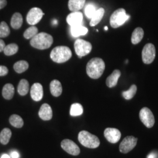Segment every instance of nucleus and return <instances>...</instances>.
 Segmentation results:
<instances>
[{
  "mask_svg": "<svg viewBox=\"0 0 158 158\" xmlns=\"http://www.w3.org/2000/svg\"><path fill=\"white\" fill-rule=\"evenodd\" d=\"M105 68V63L102 59L94 57L87 63L86 72L91 79H99L104 73Z\"/></svg>",
  "mask_w": 158,
  "mask_h": 158,
  "instance_id": "f257e3e1",
  "label": "nucleus"
},
{
  "mask_svg": "<svg viewBox=\"0 0 158 158\" xmlns=\"http://www.w3.org/2000/svg\"><path fill=\"white\" fill-rule=\"evenodd\" d=\"M53 42V38L51 35L45 32H40L33 37L30 44L32 47L40 50L47 49L51 47Z\"/></svg>",
  "mask_w": 158,
  "mask_h": 158,
  "instance_id": "f03ea898",
  "label": "nucleus"
},
{
  "mask_svg": "<svg viewBox=\"0 0 158 158\" xmlns=\"http://www.w3.org/2000/svg\"><path fill=\"white\" fill-rule=\"evenodd\" d=\"M72 56V52L69 48L66 46H59L51 51V59L57 63L68 61Z\"/></svg>",
  "mask_w": 158,
  "mask_h": 158,
  "instance_id": "7ed1b4c3",
  "label": "nucleus"
},
{
  "mask_svg": "<svg viewBox=\"0 0 158 158\" xmlns=\"http://www.w3.org/2000/svg\"><path fill=\"white\" fill-rule=\"evenodd\" d=\"M78 139L82 145L91 149L96 148L100 144V139L97 136L86 131H81L79 132Z\"/></svg>",
  "mask_w": 158,
  "mask_h": 158,
  "instance_id": "20e7f679",
  "label": "nucleus"
},
{
  "mask_svg": "<svg viewBox=\"0 0 158 158\" xmlns=\"http://www.w3.org/2000/svg\"><path fill=\"white\" fill-rule=\"evenodd\" d=\"M130 17L129 15L126 14L124 8H119L114 12L110 17V25L113 28H117L128 20Z\"/></svg>",
  "mask_w": 158,
  "mask_h": 158,
  "instance_id": "39448f33",
  "label": "nucleus"
},
{
  "mask_svg": "<svg viewBox=\"0 0 158 158\" xmlns=\"http://www.w3.org/2000/svg\"><path fill=\"white\" fill-rule=\"evenodd\" d=\"M74 46L76 53L79 57L87 55L92 50V45L90 43L81 39H78L75 41Z\"/></svg>",
  "mask_w": 158,
  "mask_h": 158,
  "instance_id": "423d86ee",
  "label": "nucleus"
},
{
  "mask_svg": "<svg viewBox=\"0 0 158 158\" xmlns=\"http://www.w3.org/2000/svg\"><path fill=\"white\" fill-rule=\"evenodd\" d=\"M156 55L155 46L152 44H148L143 47L142 52V61L145 64H149L153 62Z\"/></svg>",
  "mask_w": 158,
  "mask_h": 158,
  "instance_id": "0eeeda50",
  "label": "nucleus"
},
{
  "mask_svg": "<svg viewBox=\"0 0 158 158\" xmlns=\"http://www.w3.org/2000/svg\"><path fill=\"white\" fill-rule=\"evenodd\" d=\"M139 115L142 123L147 128H151L155 124L154 115L151 110L148 108H142L139 112Z\"/></svg>",
  "mask_w": 158,
  "mask_h": 158,
  "instance_id": "6e6552de",
  "label": "nucleus"
},
{
  "mask_svg": "<svg viewBox=\"0 0 158 158\" xmlns=\"http://www.w3.org/2000/svg\"><path fill=\"white\" fill-rule=\"evenodd\" d=\"M138 138L133 136H127L119 145V151L123 153H127L131 151L136 145Z\"/></svg>",
  "mask_w": 158,
  "mask_h": 158,
  "instance_id": "1a4fd4ad",
  "label": "nucleus"
},
{
  "mask_svg": "<svg viewBox=\"0 0 158 158\" xmlns=\"http://www.w3.org/2000/svg\"><path fill=\"white\" fill-rule=\"evenodd\" d=\"M44 15L42 10L38 7L30 10L27 16V21L31 25H35L40 22Z\"/></svg>",
  "mask_w": 158,
  "mask_h": 158,
  "instance_id": "9d476101",
  "label": "nucleus"
},
{
  "mask_svg": "<svg viewBox=\"0 0 158 158\" xmlns=\"http://www.w3.org/2000/svg\"><path fill=\"white\" fill-rule=\"evenodd\" d=\"M61 147L64 151L73 156H77L80 152V148L73 141L68 139L63 140L61 142Z\"/></svg>",
  "mask_w": 158,
  "mask_h": 158,
  "instance_id": "9b49d317",
  "label": "nucleus"
},
{
  "mask_svg": "<svg viewBox=\"0 0 158 158\" xmlns=\"http://www.w3.org/2000/svg\"><path fill=\"white\" fill-rule=\"evenodd\" d=\"M104 134L108 141L111 143L118 142L121 137V132L118 129L113 128H106L104 131Z\"/></svg>",
  "mask_w": 158,
  "mask_h": 158,
  "instance_id": "f8f14e48",
  "label": "nucleus"
},
{
  "mask_svg": "<svg viewBox=\"0 0 158 158\" xmlns=\"http://www.w3.org/2000/svg\"><path fill=\"white\" fill-rule=\"evenodd\" d=\"M83 19V14L80 12H72L69 14L66 18V21L69 25L74 26L82 25Z\"/></svg>",
  "mask_w": 158,
  "mask_h": 158,
  "instance_id": "ddd939ff",
  "label": "nucleus"
},
{
  "mask_svg": "<svg viewBox=\"0 0 158 158\" xmlns=\"http://www.w3.org/2000/svg\"><path fill=\"white\" fill-rule=\"evenodd\" d=\"M31 96L35 102L40 101L44 96L43 87L39 83H34L31 89Z\"/></svg>",
  "mask_w": 158,
  "mask_h": 158,
  "instance_id": "4468645a",
  "label": "nucleus"
},
{
  "mask_svg": "<svg viewBox=\"0 0 158 158\" xmlns=\"http://www.w3.org/2000/svg\"><path fill=\"white\" fill-rule=\"evenodd\" d=\"M39 116L44 121L51 119L53 116V112L51 106L48 104H42L39 111Z\"/></svg>",
  "mask_w": 158,
  "mask_h": 158,
  "instance_id": "2eb2a0df",
  "label": "nucleus"
},
{
  "mask_svg": "<svg viewBox=\"0 0 158 158\" xmlns=\"http://www.w3.org/2000/svg\"><path fill=\"white\" fill-rule=\"evenodd\" d=\"M121 74V72L119 70L116 69L114 70L111 74L108 77L106 80V85L109 88H113L116 86Z\"/></svg>",
  "mask_w": 158,
  "mask_h": 158,
  "instance_id": "dca6fc26",
  "label": "nucleus"
},
{
  "mask_svg": "<svg viewBox=\"0 0 158 158\" xmlns=\"http://www.w3.org/2000/svg\"><path fill=\"white\" fill-rule=\"evenodd\" d=\"M51 94L54 97H59L62 94V86L60 82L57 80H53L50 84Z\"/></svg>",
  "mask_w": 158,
  "mask_h": 158,
  "instance_id": "f3484780",
  "label": "nucleus"
},
{
  "mask_svg": "<svg viewBox=\"0 0 158 158\" xmlns=\"http://www.w3.org/2000/svg\"><path fill=\"white\" fill-rule=\"evenodd\" d=\"M85 3V0H69L68 6L71 11H79L84 7Z\"/></svg>",
  "mask_w": 158,
  "mask_h": 158,
  "instance_id": "a211bd4d",
  "label": "nucleus"
},
{
  "mask_svg": "<svg viewBox=\"0 0 158 158\" xmlns=\"http://www.w3.org/2000/svg\"><path fill=\"white\" fill-rule=\"evenodd\" d=\"M88 32V29L82 25H74L71 27V34L73 37H79L83 36Z\"/></svg>",
  "mask_w": 158,
  "mask_h": 158,
  "instance_id": "6ab92c4d",
  "label": "nucleus"
},
{
  "mask_svg": "<svg viewBox=\"0 0 158 158\" xmlns=\"http://www.w3.org/2000/svg\"><path fill=\"white\" fill-rule=\"evenodd\" d=\"M104 13H105V10L102 8H100L97 10L93 16L91 18L90 23V26L94 27L98 23H99L104 17Z\"/></svg>",
  "mask_w": 158,
  "mask_h": 158,
  "instance_id": "aec40b11",
  "label": "nucleus"
},
{
  "mask_svg": "<svg viewBox=\"0 0 158 158\" xmlns=\"http://www.w3.org/2000/svg\"><path fill=\"white\" fill-rule=\"evenodd\" d=\"M14 93H15L14 87L13 85L10 83L6 84L4 86L2 91V96L6 100L12 99L14 95Z\"/></svg>",
  "mask_w": 158,
  "mask_h": 158,
  "instance_id": "412c9836",
  "label": "nucleus"
},
{
  "mask_svg": "<svg viewBox=\"0 0 158 158\" xmlns=\"http://www.w3.org/2000/svg\"><path fill=\"white\" fill-rule=\"evenodd\" d=\"M144 35V32L143 29L141 28H136L134 29L132 34L131 36V42L134 45H136L139 43L142 40Z\"/></svg>",
  "mask_w": 158,
  "mask_h": 158,
  "instance_id": "4be33fe9",
  "label": "nucleus"
},
{
  "mask_svg": "<svg viewBox=\"0 0 158 158\" xmlns=\"http://www.w3.org/2000/svg\"><path fill=\"white\" fill-rule=\"evenodd\" d=\"M23 18L22 15L19 12H15L12 17L11 25L12 28L18 29L23 25Z\"/></svg>",
  "mask_w": 158,
  "mask_h": 158,
  "instance_id": "5701e85b",
  "label": "nucleus"
},
{
  "mask_svg": "<svg viewBox=\"0 0 158 158\" xmlns=\"http://www.w3.org/2000/svg\"><path fill=\"white\" fill-rule=\"evenodd\" d=\"M29 90L28 81L25 79H22L18 85V92L21 96H25Z\"/></svg>",
  "mask_w": 158,
  "mask_h": 158,
  "instance_id": "b1692460",
  "label": "nucleus"
},
{
  "mask_svg": "<svg viewBox=\"0 0 158 158\" xmlns=\"http://www.w3.org/2000/svg\"><path fill=\"white\" fill-rule=\"evenodd\" d=\"M11 131L9 128H4L0 133V142L3 145H6L11 137Z\"/></svg>",
  "mask_w": 158,
  "mask_h": 158,
  "instance_id": "393cba45",
  "label": "nucleus"
},
{
  "mask_svg": "<svg viewBox=\"0 0 158 158\" xmlns=\"http://www.w3.org/2000/svg\"><path fill=\"white\" fill-rule=\"evenodd\" d=\"M9 121L11 125L17 128H21L23 125V118L19 115L17 114L12 115L10 117Z\"/></svg>",
  "mask_w": 158,
  "mask_h": 158,
  "instance_id": "a878e982",
  "label": "nucleus"
},
{
  "mask_svg": "<svg viewBox=\"0 0 158 158\" xmlns=\"http://www.w3.org/2000/svg\"><path fill=\"white\" fill-rule=\"evenodd\" d=\"M29 68L28 63L25 60H20L15 63L14 65V69L18 73H22L25 72Z\"/></svg>",
  "mask_w": 158,
  "mask_h": 158,
  "instance_id": "bb28decb",
  "label": "nucleus"
},
{
  "mask_svg": "<svg viewBox=\"0 0 158 158\" xmlns=\"http://www.w3.org/2000/svg\"><path fill=\"white\" fill-rule=\"evenodd\" d=\"M83 113V106L79 103H74L70 108V114L72 116L76 117L81 115Z\"/></svg>",
  "mask_w": 158,
  "mask_h": 158,
  "instance_id": "cd10ccee",
  "label": "nucleus"
},
{
  "mask_svg": "<svg viewBox=\"0 0 158 158\" xmlns=\"http://www.w3.org/2000/svg\"><path fill=\"white\" fill-rule=\"evenodd\" d=\"M137 91V87L135 85H132L130 87L129 90L127 91H123L122 93V95L125 100H129L132 99L135 95Z\"/></svg>",
  "mask_w": 158,
  "mask_h": 158,
  "instance_id": "c85d7f7f",
  "label": "nucleus"
},
{
  "mask_svg": "<svg viewBox=\"0 0 158 158\" xmlns=\"http://www.w3.org/2000/svg\"><path fill=\"white\" fill-rule=\"evenodd\" d=\"M18 51V46L15 44H11L6 46L3 52L6 56H12L17 53Z\"/></svg>",
  "mask_w": 158,
  "mask_h": 158,
  "instance_id": "c756f323",
  "label": "nucleus"
},
{
  "mask_svg": "<svg viewBox=\"0 0 158 158\" xmlns=\"http://www.w3.org/2000/svg\"><path fill=\"white\" fill-rule=\"evenodd\" d=\"M38 34V29L35 26H31L25 30L23 33V36L25 38L29 40L32 39L36 34Z\"/></svg>",
  "mask_w": 158,
  "mask_h": 158,
  "instance_id": "7c9ffc66",
  "label": "nucleus"
},
{
  "mask_svg": "<svg viewBox=\"0 0 158 158\" xmlns=\"http://www.w3.org/2000/svg\"><path fill=\"white\" fill-rule=\"evenodd\" d=\"M10 34V29L8 26L7 23L4 21H2L0 23V38H6Z\"/></svg>",
  "mask_w": 158,
  "mask_h": 158,
  "instance_id": "2f4dec72",
  "label": "nucleus"
},
{
  "mask_svg": "<svg viewBox=\"0 0 158 158\" xmlns=\"http://www.w3.org/2000/svg\"><path fill=\"white\" fill-rule=\"evenodd\" d=\"M96 11L97 10H96V6L93 4H87L85 6V16L88 18L91 19L94 14V13L96 12Z\"/></svg>",
  "mask_w": 158,
  "mask_h": 158,
  "instance_id": "473e14b6",
  "label": "nucleus"
},
{
  "mask_svg": "<svg viewBox=\"0 0 158 158\" xmlns=\"http://www.w3.org/2000/svg\"><path fill=\"white\" fill-rule=\"evenodd\" d=\"M8 73V69L6 66L0 65V76H5Z\"/></svg>",
  "mask_w": 158,
  "mask_h": 158,
  "instance_id": "72a5a7b5",
  "label": "nucleus"
},
{
  "mask_svg": "<svg viewBox=\"0 0 158 158\" xmlns=\"http://www.w3.org/2000/svg\"><path fill=\"white\" fill-rule=\"evenodd\" d=\"M6 44L3 40L0 39V52L4 51L5 47H6Z\"/></svg>",
  "mask_w": 158,
  "mask_h": 158,
  "instance_id": "f704fd0d",
  "label": "nucleus"
},
{
  "mask_svg": "<svg viewBox=\"0 0 158 158\" xmlns=\"http://www.w3.org/2000/svg\"><path fill=\"white\" fill-rule=\"evenodd\" d=\"M7 4L6 0H0V10L4 8Z\"/></svg>",
  "mask_w": 158,
  "mask_h": 158,
  "instance_id": "c9c22d12",
  "label": "nucleus"
},
{
  "mask_svg": "<svg viewBox=\"0 0 158 158\" xmlns=\"http://www.w3.org/2000/svg\"><path fill=\"white\" fill-rule=\"evenodd\" d=\"M19 154L17 151H13L11 153V158H19Z\"/></svg>",
  "mask_w": 158,
  "mask_h": 158,
  "instance_id": "e433bc0d",
  "label": "nucleus"
},
{
  "mask_svg": "<svg viewBox=\"0 0 158 158\" xmlns=\"http://www.w3.org/2000/svg\"><path fill=\"white\" fill-rule=\"evenodd\" d=\"M1 158H11V157L8 155H6V154H4L1 156Z\"/></svg>",
  "mask_w": 158,
  "mask_h": 158,
  "instance_id": "4c0bfd02",
  "label": "nucleus"
},
{
  "mask_svg": "<svg viewBox=\"0 0 158 158\" xmlns=\"http://www.w3.org/2000/svg\"><path fill=\"white\" fill-rule=\"evenodd\" d=\"M104 29L106 30V31H107L108 29V27H105V28H104Z\"/></svg>",
  "mask_w": 158,
  "mask_h": 158,
  "instance_id": "58836bf2",
  "label": "nucleus"
}]
</instances>
